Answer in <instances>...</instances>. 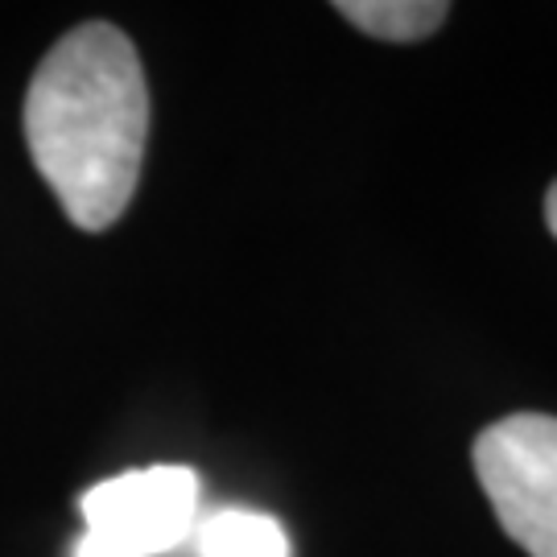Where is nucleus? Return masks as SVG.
<instances>
[{
  "label": "nucleus",
  "instance_id": "5",
  "mask_svg": "<svg viewBox=\"0 0 557 557\" xmlns=\"http://www.w3.org/2000/svg\"><path fill=\"white\" fill-rule=\"evenodd\" d=\"M335 13L380 41H421L450 17L442 0H338Z\"/></svg>",
  "mask_w": 557,
  "mask_h": 557
},
{
  "label": "nucleus",
  "instance_id": "3",
  "mask_svg": "<svg viewBox=\"0 0 557 557\" xmlns=\"http://www.w3.org/2000/svg\"><path fill=\"white\" fill-rule=\"evenodd\" d=\"M471 458L504 533L529 557H557V418L508 413L479 434Z\"/></svg>",
  "mask_w": 557,
  "mask_h": 557
},
{
  "label": "nucleus",
  "instance_id": "4",
  "mask_svg": "<svg viewBox=\"0 0 557 557\" xmlns=\"http://www.w3.org/2000/svg\"><path fill=\"white\" fill-rule=\"evenodd\" d=\"M199 557H289V537L277 517L252 508H220L195 524Z\"/></svg>",
  "mask_w": 557,
  "mask_h": 557
},
{
  "label": "nucleus",
  "instance_id": "6",
  "mask_svg": "<svg viewBox=\"0 0 557 557\" xmlns=\"http://www.w3.org/2000/svg\"><path fill=\"white\" fill-rule=\"evenodd\" d=\"M545 223H549V232L557 236V182L549 186V195H545Z\"/></svg>",
  "mask_w": 557,
  "mask_h": 557
},
{
  "label": "nucleus",
  "instance_id": "1",
  "mask_svg": "<svg viewBox=\"0 0 557 557\" xmlns=\"http://www.w3.org/2000/svg\"><path fill=\"white\" fill-rule=\"evenodd\" d=\"M25 140L75 227L103 232L124 215L149 140V83L128 34L87 21L54 41L25 96Z\"/></svg>",
  "mask_w": 557,
  "mask_h": 557
},
{
  "label": "nucleus",
  "instance_id": "2",
  "mask_svg": "<svg viewBox=\"0 0 557 557\" xmlns=\"http://www.w3.org/2000/svg\"><path fill=\"white\" fill-rule=\"evenodd\" d=\"M199 475L178 462L124 471L79 496L75 557H161L195 537Z\"/></svg>",
  "mask_w": 557,
  "mask_h": 557
}]
</instances>
